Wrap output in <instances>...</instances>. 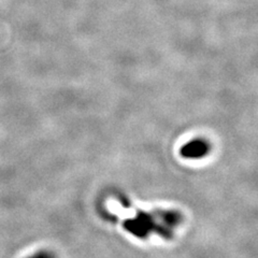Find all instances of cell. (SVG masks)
Listing matches in <instances>:
<instances>
[{"label":"cell","instance_id":"6da1fadb","mask_svg":"<svg viewBox=\"0 0 258 258\" xmlns=\"http://www.w3.org/2000/svg\"><path fill=\"white\" fill-rule=\"evenodd\" d=\"M209 150L210 145L208 144V142H206L205 140L197 139L185 144L181 151V154L183 157L186 158H201L208 154Z\"/></svg>","mask_w":258,"mask_h":258},{"label":"cell","instance_id":"7a4b0ae2","mask_svg":"<svg viewBox=\"0 0 258 258\" xmlns=\"http://www.w3.org/2000/svg\"><path fill=\"white\" fill-rule=\"evenodd\" d=\"M28 258H54V255L50 252H39Z\"/></svg>","mask_w":258,"mask_h":258}]
</instances>
